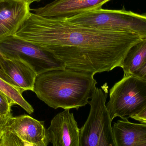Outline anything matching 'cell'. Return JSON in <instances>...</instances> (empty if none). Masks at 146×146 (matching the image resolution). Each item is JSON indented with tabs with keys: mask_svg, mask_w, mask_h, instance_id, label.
Masks as SVG:
<instances>
[{
	"mask_svg": "<svg viewBox=\"0 0 146 146\" xmlns=\"http://www.w3.org/2000/svg\"><path fill=\"white\" fill-rule=\"evenodd\" d=\"M25 0H3L0 3V39L13 36L31 12Z\"/></svg>",
	"mask_w": 146,
	"mask_h": 146,
	"instance_id": "11",
	"label": "cell"
},
{
	"mask_svg": "<svg viewBox=\"0 0 146 146\" xmlns=\"http://www.w3.org/2000/svg\"><path fill=\"white\" fill-rule=\"evenodd\" d=\"M111 120H128L146 107V82L133 75L123 76L110 91L106 105Z\"/></svg>",
	"mask_w": 146,
	"mask_h": 146,
	"instance_id": "5",
	"label": "cell"
},
{
	"mask_svg": "<svg viewBox=\"0 0 146 146\" xmlns=\"http://www.w3.org/2000/svg\"><path fill=\"white\" fill-rule=\"evenodd\" d=\"M108 88L106 83L101 88H97L89 101V115L80 129V146H116L106 105Z\"/></svg>",
	"mask_w": 146,
	"mask_h": 146,
	"instance_id": "4",
	"label": "cell"
},
{
	"mask_svg": "<svg viewBox=\"0 0 146 146\" xmlns=\"http://www.w3.org/2000/svg\"><path fill=\"white\" fill-rule=\"evenodd\" d=\"M13 106L12 102L0 91V116H11V107Z\"/></svg>",
	"mask_w": 146,
	"mask_h": 146,
	"instance_id": "15",
	"label": "cell"
},
{
	"mask_svg": "<svg viewBox=\"0 0 146 146\" xmlns=\"http://www.w3.org/2000/svg\"><path fill=\"white\" fill-rule=\"evenodd\" d=\"M0 91L6 95L13 105L19 106L29 114H32L34 112L33 107L24 99L22 94L1 77Z\"/></svg>",
	"mask_w": 146,
	"mask_h": 146,
	"instance_id": "14",
	"label": "cell"
},
{
	"mask_svg": "<svg viewBox=\"0 0 146 146\" xmlns=\"http://www.w3.org/2000/svg\"><path fill=\"white\" fill-rule=\"evenodd\" d=\"M1 78L21 94L33 91L36 73L25 61L18 58L0 56Z\"/></svg>",
	"mask_w": 146,
	"mask_h": 146,
	"instance_id": "8",
	"label": "cell"
},
{
	"mask_svg": "<svg viewBox=\"0 0 146 146\" xmlns=\"http://www.w3.org/2000/svg\"><path fill=\"white\" fill-rule=\"evenodd\" d=\"M66 20L81 26L109 31L134 33L142 39L146 38V15L132 11L101 8Z\"/></svg>",
	"mask_w": 146,
	"mask_h": 146,
	"instance_id": "3",
	"label": "cell"
},
{
	"mask_svg": "<svg viewBox=\"0 0 146 146\" xmlns=\"http://www.w3.org/2000/svg\"><path fill=\"white\" fill-rule=\"evenodd\" d=\"M94 74L65 68L37 76L33 92L54 109L78 110L89 103L97 82Z\"/></svg>",
	"mask_w": 146,
	"mask_h": 146,
	"instance_id": "2",
	"label": "cell"
},
{
	"mask_svg": "<svg viewBox=\"0 0 146 146\" xmlns=\"http://www.w3.org/2000/svg\"><path fill=\"white\" fill-rule=\"evenodd\" d=\"M9 117H7L0 116V132L3 131V128H4V126L6 124V122H7L8 118Z\"/></svg>",
	"mask_w": 146,
	"mask_h": 146,
	"instance_id": "19",
	"label": "cell"
},
{
	"mask_svg": "<svg viewBox=\"0 0 146 146\" xmlns=\"http://www.w3.org/2000/svg\"><path fill=\"white\" fill-rule=\"evenodd\" d=\"M132 75L138 77L139 79L146 82V64L143 67L138 70Z\"/></svg>",
	"mask_w": 146,
	"mask_h": 146,
	"instance_id": "18",
	"label": "cell"
},
{
	"mask_svg": "<svg viewBox=\"0 0 146 146\" xmlns=\"http://www.w3.org/2000/svg\"><path fill=\"white\" fill-rule=\"evenodd\" d=\"M13 36L50 51L66 68L94 74L121 67L129 48L142 39L134 33L85 27L31 12Z\"/></svg>",
	"mask_w": 146,
	"mask_h": 146,
	"instance_id": "1",
	"label": "cell"
},
{
	"mask_svg": "<svg viewBox=\"0 0 146 146\" xmlns=\"http://www.w3.org/2000/svg\"><path fill=\"white\" fill-rule=\"evenodd\" d=\"M47 130L49 141L53 146H80V129L70 110L57 114Z\"/></svg>",
	"mask_w": 146,
	"mask_h": 146,
	"instance_id": "10",
	"label": "cell"
},
{
	"mask_svg": "<svg viewBox=\"0 0 146 146\" xmlns=\"http://www.w3.org/2000/svg\"><path fill=\"white\" fill-rule=\"evenodd\" d=\"M132 119L141 123L146 124V107L142 111L132 117Z\"/></svg>",
	"mask_w": 146,
	"mask_h": 146,
	"instance_id": "17",
	"label": "cell"
},
{
	"mask_svg": "<svg viewBox=\"0 0 146 146\" xmlns=\"http://www.w3.org/2000/svg\"><path fill=\"white\" fill-rule=\"evenodd\" d=\"M116 146H138L146 142V124L118 120L112 127Z\"/></svg>",
	"mask_w": 146,
	"mask_h": 146,
	"instance_id": "12",
	"label": "cell"
},
{
	"mask_svg": "<svg viewBox=\"0 0 146 146\" xmlns=\"http://www.w3.org/2000/svg\"><path fill=\"white\" fill-rule=\"evenodd\" d=\"M25 1H26L28 2L30 4L34 2H38L42 0H25Z\"/></svg>",
	"mask_w": 146,
	"mask_h": 146,
	"instance_id": "21",
	"label": "cell"
},
{
	"mask_svg": "<svg viewBox=\"0 0 146 146\" xmlns=\"http://www.w3.org/2000/svg\"><path fill=\"white\" fill-rule=\"evenodd\" d=\"M44 121H40L28 115L8 118L3 130L11 132L22 140L36 146H48L49 141Z\"/></svg>",
	"mask_w": 146,
	"mask_h": 146,
	"instance_id": "9",
	"label": "cell"
},
{
	"mask_svg": "<svg viewBox=\"0 0 146 146\" xmlns=\"http://www.w3.org/2000/svg\"><path fill=\"white\" fill-rule=\"evenodd\" d=\"M138 146H146V142H144Z\"/></svg>",
	"mask_w": 146,
	"mask_h": 146,
	"instance_id": "23",
	"label": "cell"
},
{
	"mask_svg": "<svg viewBox=\"0 0 146 146\" xmlns=\"http://www.w3.org/2000/svg\"><path fill=\"white\" fill-rule=\"evenodd\" d=\"M1 146H21L19 138L7 130H3Z\"/></svg>",
	"mask_w": 146,
	"mask_h": 146,
	"instance_id": "16",
	"label": "cell"
},
{
	"mask_svg": "<svg viewBox=\"0 0 146 146\" xmlns=\"http://www.w3.org/2000/svg\"><path fill=\"white\" fill-rule=\"evenodd\" d=\"M17 137H18V136H17ZM18 138H19V137H18ZM19 139L21 146H36L35 145L31 144V143H29V142H26V141L22 140L20 139V138H19Z\"/></svg>",
	"mask_w": 146,
	"mask_h": 146,
	"instance_id": "20",
	"label": "cell"
},
{
	"mask_svg": "<svg viewBox=\"0 0 146 146\" xmlns=\"http://www.w3.org/2000/svg\"><path fill=\"white\" fill-rule=\"evenodd\" d=\"M3 131L0 132V146H1L2 144V137Z\"/></svg>",
	"mask_w": 146,
	"mask_h": 146,
	"instance_id": "22",
	"label": "cell"
},
{
	"mask_svg": "<svg viewBox=\"0 0 146 146\" xmlns=\"http://www.w3.org/2000/svg\"><path fill=\"white\" fill-rule=\"evenodd\" d=\"M146 64V38L132 46L127 52L121 67L124 76L132 75Z\"/></svg>",
	"mask_w": 146,
	"mask_h": 146,
	"instance_id": "13",
	"label": "cell"
},
{
	"mask_svg": "<svg viewBox=\"0 0 146 146\" xmlns=\"http://www.w3.org/2000/svg\"><path fill=\"white\" fill-rule=\"evenodd\" d=\"M4 56V55L2 53V52H1V51H0V56ZM0 77H1V75H0Z\"/></svg>",
	"mask_w": 146,
	"mask_h": 146,
	"instance_id": "24",
	"label": "cell"
},
{
	"mask_svg": "<svg viewBox=\"0 0 146 146\" xmlns=\"http://www.w3.org/2000/svg\"><path fill=\"white\" fill-rule=\"evenodd\" d=\"M3 0H0V3H1V2Z\"/></svg>",
	"mask_w": 146,
	"mask_h": 146,
	"instance_id": "25",
	"label": "cell"
},
{
	"mask_svg": "<svg viewBox=\"0 0 146 146\" xmlns=\"http://www.w3.org/2000/svg\"><path fill=\"white\" fill-rule=\"evenodd\" d=\"M0 51L7 57L25 61L37 75L66 68L65 63L50 51L14 36L0 39Z\"/></svg>",
	"mask_w": 146,
	"mask_h": 146,
	"instance_id": "6",
	"label": "cell"
},
{
	"mask_svg": "<svg viewBox=\"0 0 146 146\" xmlns=\"http://www.w3.org/2000/svg\"><path fill=\"white\" fill-rule=\"evenodd\" d=\"M111 0H55L43 7L31 9L33 13L49 19H66L79 14L101 8Z\"/></svg>",
	"mask_w": 146,
	"mask_h": 146,
	"instance_id": "7",
	"label": "cell"
}]
</instances>
